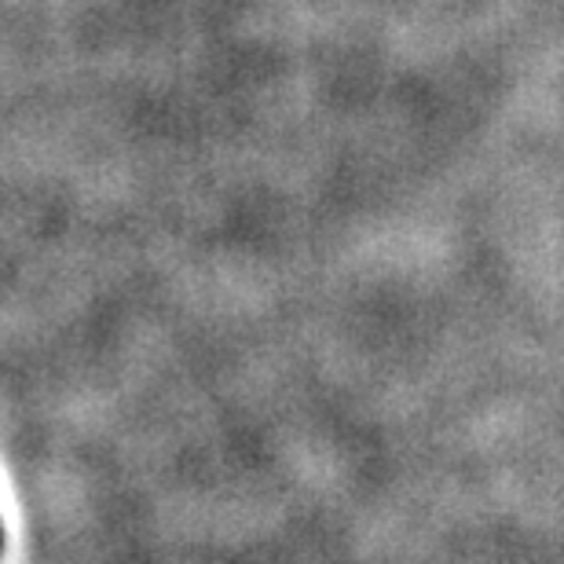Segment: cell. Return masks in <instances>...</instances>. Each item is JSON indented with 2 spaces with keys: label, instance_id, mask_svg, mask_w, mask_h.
Wrapping results in <instances>:
<instances>
[{
  "label": "cell",
  "instance_id": "cell-1",
  "mask_svg": "<svg viewBox=\"0 0 564 564\" xmlns=\"http://www.w3.org/2000/svg\"><path fill=\"white\" fill-rule=\"evenodd\" d=\"M0 543H4V539H0Z\"/></svg>",
  "mask_w": 564,
  "mask_h": 564
}]
</instances>
